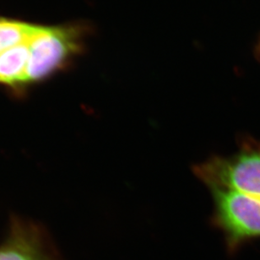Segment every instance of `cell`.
<instances>
[{
    "mask_svg": "<svg viewBox=\"0 0 260 260\" xmlns=\"http://www.w3.org/2000/svg\"><path fill=\"white\" fill-rule=\"evenodd\" d=\"M34 25L35 23L0 16V51L25 38Z\"/></svg>",
    "mask_w": 260,
    "mask_h": 260,
    "instance_id": "cell-4",
    "label": "cell"
},
{
    "mask_svg": "<svg viewBox=\"0 0 260 260\" xmlns=\"http://www.w3.org/2000/svg\"><path fill=\"white\" fill-rule=\"evenodd\" d=\"M210 189L223 188L260 200V145L244 143L231 156L215 155L193 167Z\"/></svg>",
    "mask_w": 260,
    "mask_h": 260,
    "instance_id": "cell-1",
    "label": "cell"
},
{
    "mask_svg": "<svg viewBox=\"0 0 260 260\" xmlns=\"http://www.w3.org/2000/svg\"><path fill=\"white\" fill-rule=\"evenodd\" d=\"M210 190L214 201L213 225L224 234L231 250L260 237V200L230 189Z\"/></svg>",
    "mask_w": 260,
    "mask_h": 260,
    "instance_id": "cell-2",
    "label": "cell"
},
{
    "mask_svg": "<svg viewBox=\"0 0 260 260\" xmlns=\"http://www.w3.org/2000/svg\"><path fill=\"white\" fill-rule=\"evenodd\" d=\"M254 53H255L256 58L260 61V37L258 38V42L256 43L255 48H254Z\"/></svg>",
    "mask_w": 260,
    "mask_h": 260,
    "instance_id": "cell-5",
    "label": "cell"
},
{
    "mask_svg": "<svg viewBox=\"0 0 260 260\" xmlns=\"http://www.w3.org/2000/svg\"><path fill=\"white\" fill-rule=\"evenodd\" d=\"M42 228L15 218L7 240L0 247V260H52Z\"/></svg>",
    "mask_w": 260,
    "mask_h": 260,
    "instance_id": "cell-3",
    "label": "cell"
}]
</instances>
